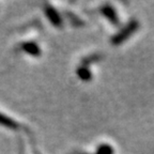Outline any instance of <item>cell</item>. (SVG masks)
I'll list each match as a JSON object with an SVG mask.
<instances>
[{"label": "cell", "mask_w": 154, "mask_h": 154, "mask_svg": "<svg viewBox=\"0 0 154 154\" xmlns=\"http://www.w3.org/2000/svg\"><path fill=\"white\" fill-rule=\"evenodd\" d=\"M136 27H137V24L136 23H131L130 25H128V26L125 27L124 29H123L122 31L119 32L117 35L113 38V44H120L122 41H124L125 38H128V36L131 35V33L132 32L135 31V29H136Z\"/></svg>", "instance_id": "cell-1"}, {"label": "cell", "mask_w": 154, "mask_h": 154, "mask_svg": "<svg viewBox=\"0 0 154 154\" xmlns=\"http://www.w3.org/2000/svg\"><path fill=\"white\" fill-rule=\"evenodd\" d=\"M0 124L5 126V128H12V130H16V128H18V124L13 119L9 118L2 113H0Z\"/></svg>", "instance_id": "cell-2"}, {"label": "cell", "mask_w": 154, "mask_h": 154, "mask_svg": "<svg viewBox=\"0 0 154 154\" xmlns=\"http://www.w3.org/2000/svg\"><path fill=\"white\" fill-rule=\"evenodd\" d=\"M23 48H24V51H27L28 54L32 56H38L40 55V48L38 46L36 45L35 43H32V42H28V43H25L23 45Z\"/></svg>", "instance_id": "cell-3"}, {"label": "cell", "mask_w": 154, "mask_h": 154, "mask_svg": "<svg viewBox=\"0 0 154 154\" xmlns=\"http://www.w3.org/2000/svg\"><path fill=\"white\" fill-rule=\"evenodd\" d=\"M47 15H48V17H49V19H51V22L54 23V24H56V25H58L59 24V17H58V15H57V13H56V11L53 9V8H48V10H47Z\"/></svg>", "instance_id": "cell-4"}, {"label": "cell", "mask_w": 154, "mask_h": 154, "mask_svg": "<svg viewBox=\"0 0 154 154\" xmlns=\"http://www.w3.org/2000/svg\"><path fill=\"white\" fill-rule=\"evenodd\" d=\"M97 154H112V149H110V147H108L107 144H103L97 150Z\"/></svg>", "instance_id": "cell-5"}]
</instances>
